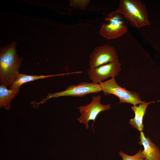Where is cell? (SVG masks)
<instances>
[{
	"label": "cell",
	"instance_id": "obj_1",
	"mask_svg": "<svg viewBox=\"0 0 160 160\" xmlns=\"http://www.w3.org/2000/svg\"><path fill=\"white\" fill-rule=\"evenodd\" d=\"M16 43L1 48L0 50V82L10 87L19 74V69L23 60L17 54Z\"/></svg>",
	"mask_w": 160,
	"mask_h": 160
},
{
	"label": "cell",
	"instance_id": "obj_2",
	"mask_svg": "<svg viewBox=\"0 0 160 160\" xmlns=\"http://www.w3.org/2000/svg\"><path fill=\"white\" fill-rule=\"evenodd\" d=\"M115 11L134 27L140 28L150 24L146 7L140 0H121Z\"/></svg>",
	"mask_w": 160,
	"mask_h": 160
},
{
	"label": "cell",
	"instance_id": "obj_3",
	"mask_svg": "<svg viewBox=\"0 0 160 160\" xmlns=\"http://www.w3.org/2000/svg\"><path fill=\"white\" fill-rule=\"evenodd\" d=\"M125 20L123 16L116 11L110 12L105 18L99 31L100 35L108 39L122 36L128 31Z\"/></svg>",
	"mask_w": 160,
	"mask_h": 160
},
{
	"label": "cell",
	"instance_id": "obj_4",
	"mask_svg": "<svg viewBox=\"0 0 160 160\" xmlns=\"http://www.w3.org/2000/svg\"><path fill=\"white\" fill-rule=\"evenodd\" d=\"M102 91L99 84H95L87 82H81L76 84H71L64 90L53 93H48L46 97L39 102H32L34 106H38L40 104H43L48 100L53 98L61 96L81 97L92 93H97Z\"/></svg>",
	"mask_w": 160,
	"mask_h": 160
},
{
	"label": "cell",
	"instance_id": "obj_5",
	"mask_svg": "<svg viewBox=\"0 0 160 160\" xmlns=\"http://www.w3.org/2000/svg\"><path fill=\"white\" fill-rule=\"evenodd\" d=\"M105 95H113L119 100V103H129L133 105L143 103L145 101L141 100L138 93L129 91L124 87L120 86L117 83L114 78L99 83Z\"/></svg>",
	"mask_w": 160,
	"mask_h": 160
},
{
	"label": "cell",
	"instance_id": "obj_6",
	"mask_svg": "<svg viewBox=\"0 0 160 160\" xmlns=\"http://www.w3.org/2000/svg\"><path fill=\"white\" fill-rule=\"evenodd\" d=\"M100 95L93 96L91 102L86 105L80 106L78 107L81 116L77 118L80 123L84 124L86 129L89 128V122L93 121V125L98 115L102 111L109 110L111 107L110 104L103 105L101 103Z\"/></svg>",
	"mask_w": 160,
	"mask_h": 160
},
{
	"label": "cell",
	"instance_id": "obj_7",
	"mask_svg": "<svg viewBox=\"0 0 160 160\" xmlns=\"http://www.w3.org/2000/svg\"><path fill=\"white\" fill-rule=\"evenodd\" d=\"M89 58V65L91 68L114 62L119 59L115 48L106 44L96 47L90 55Z\"/></svg>",
	"mask_w": 160,
	"mask_h": 160
},
{
	"label": "cell",
	"instance_id": "obj_8",
	"mask_svg": "<svg viewBox=\"0 0 160 160\" xmlns=\"http://www.w3.org/2000/svg\"><path fill=\"white\" fill-rule=\"evenodd\" d=\"M121 70V64L118 59L96 68H89L87 74L92 83L99 84L109 77L115 78Z\"/></svg>",
	"mask_w": 160,
	"mask_h": 160
},
{
	"label": "cell",
	"instance_id": "obj_9",
	"mask_svg": "<svg viewBox=\"0 0 160 160\" xmlns=\"http://www.w3.org/2000/svg\"><path fill=\"white\" fill-rule=\"evenodd\" d=\"M140 141L138 143L143 145V151L145 160H160V149L148 137H146L143 131L140 132Z\"/></svg>",
	"mask_w": 160,
	"mask_h": 160
},
{
	"label": "cell",
	"instance_id": "obj_10",
	"mask_svg": "<svg viewBox=\"0 0 160 160\" xmlns=\"http://www.w3.org/2000/svg\"><path fill=\"white\" fill-rule=\"evenodd\" d=\"M156 102L154 101L147 103L145 102L139 104L138 105H133L131 107L135 115L133 119H130L129 123L133 127L140 132L143 131L144 127L143 119L147 108L149 104L154 103Z\"/></svg>",
	"mask_w": 160,
	"mask_h": 160
},
{
	"label": "cell",
	"instance_id": "obj_11",
	"mask_svg": "<svg viewBox=\"0 0 160 160\" xmlns=\"http://www.w3.org/2000/svg\"><path fill=\"white\" fill-rule=\"evenodd\" d=\"M20 88L15 89H8L5 86H0V107L9 110L11 107V102L19 92Z\"/></svg>",
	"mask_w": 160,
	"mask_h": 160
},
{
	"label": "cell",
	"instance_id": "obj_12",
	"mask_svg": "<svg viewBox=\"0 0 160 160\" xmlns=\"http://www.w3.org/2000/svg\"><path fill=\"white\" fill-rule=\"evenodd\" d=\"M76 73L75 72H73L56 75L40 76L30 75L20 73L12 85L9 87V89H15L19 88L20 87L24 84L40 79H44L54 76Z\"/></svg>",
	"mask_w": 160,
	"mask_h": 160
},
{
	"label": "cell",
	"instance_id": "obj_13",
	"mask_svg": "<svg viewBox=\"0 0 160 160\" xmlns=\"http://www.w3.org/2000/svg\"><path fill=\"white\" fill-rule=\"evenodd\" d=\"M143 151L142 149L139 150L137 153L133 156L127 155L122 151H120L119 154L123 160H145Z\"/></svg>",
	"mask_w": 160,
	"mask_h": 160
},
{
	"label": "cell",
	"instance_id": "obj_14",
	"mask_svg": "<svg viewBox=\"0 0 160 160\" xmlns=\"http://www.w3.org/2000/svg\"><path fill=\"white\" fill-rule=\"evenodd\" d=\"M90 1L89 0H71L69 1V5L71 7L84 9Z\"/></svg>",
	"mask_w": 160,
	"mask_h": 160
}]
</instances>
